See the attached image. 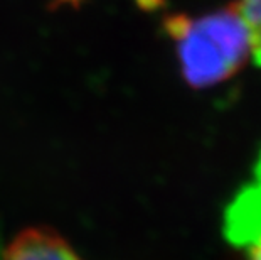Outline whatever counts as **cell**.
I'll list each match as a JSON object with an SVG mask.
<instances>
[{"label":"cell","instance_id":"6da1fadb","mask_svg":"<svg viewBox=\"0 0 261 260\" xmlns=\"http://www.w3.org/2000/svg\"><path fill=\"white\" fill-rule=\"evenodd\" d=\"M165 31L177 44L184 80L194 88L226 81L251 56V37L236 5L197 19L172 15Z\"/></svg>","mask_w":261,"mask_h":260},{"label":"cell","instance_id":"7a4b0ae2","mask_svg":"<svg viewBox=\"0 0 261 260\" xmlns=\"http://www.w3.org/2000/svg\"><path fill=\"white\" fill-rule=\"evenodd\" d=\"M224 233L249 260H261V157L254 168V181L243 187L226 209Z\"/></svg>","mask_w":261,"mask_h":260},{"label":"cell","instance_id":"3957f363","mask_svg":"<svg viewBox=\"0 0 261 260\" xmlns=\"http://www.w3.org/2000/svg\"><path fill=\"white\" fill-rule=\"evenodd\" d=\"M2 260H83L74 248L47 228H31L19 233L2 252Z\"/></svg>","mask_w":261,"mask_h":260},{"label":"cell","instance_id":"277c9868","mask_svg":"<svg viewBox=\"0 0 261 260\" xmlns=\"http://www.w3.org/2000/svg\"><path fill=\"white\" fill-rule=\"evenodd\" d=\"M251 37V56L261 66V0H241L236 5Z\"/></svg>","mask_w":261,"mask_h":260},{"label":"cell","instance_id":"5b68a950","mask_svg":"<svg viewBox=\"0 0 261 260\" xmlns=\"http://www.w3.org/2000/svg\"><path fill=\"white\" fill-rule=\"evenodd\" d=\"M2 252H4V250H2V247H0V260H2Z\"/></svg>","mask_w":261,"mask_h":260}]
</instances>
